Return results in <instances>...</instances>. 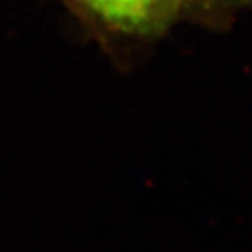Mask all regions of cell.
I'll return each instance as SVG.
<instances>
[{
    "label": "cell",
    "mask_w": 252,
    "mask_h": 252,
    "mask_svg": "<svg viewBox=\"0 0 252 252\" xmlns=\"http://www.w3.org/2000/svg\"><path fill=\"white\" fill-rule=\"evenodd\" d=\"M93 11H96L109 23L125 28H135L144 25L159 0H84Z\"/></svg>",
    "instance_id": "obj_1"
}]
</instances>
